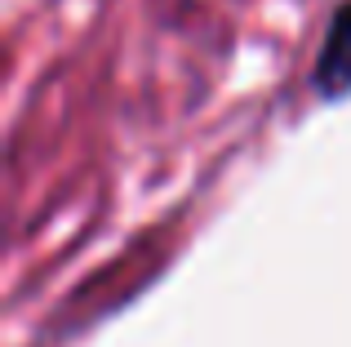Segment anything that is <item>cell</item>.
<instances>
[{"mask_svg": "<svg viewBox=\"0 0 351 347\" xmlns=\"http://www.w3.org/2000/svg\"><path fill=\"white\" fill-rule=\"evenodd\" d=\"M316 85L329 98L351 89V5L338 9L334 27L325 36V49H320V62H316Z\"/></svg>", "mask_w": 351, "mask_h": 347, "instance_id": "6da1fadb", "label": "cell"}]
</instances>
